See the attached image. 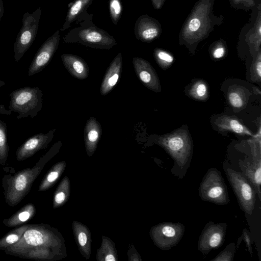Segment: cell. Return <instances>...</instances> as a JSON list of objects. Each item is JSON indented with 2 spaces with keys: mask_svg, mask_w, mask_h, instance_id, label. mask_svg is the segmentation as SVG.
<instances>
[{
  "mask_svg": "<svg viewBox=\"0 0 261 261\" xmlns=\"http://www.w3.org/2000/svg\"><path fill=\"white\" fill-rule=\"evenodd\" d=\"M230 128L237 133H244L246 132L243 126L237 120H231L229 123Z\"/></svg>",
  "mask_w": 261,
  "mask_h": 261,
  "instance_id": "obj_29",
  "label": "cell"
},
{
  "mask_svg": "<svg viewBox=\"0 0 261 261\" xmlns=\"http://www.w3.org/2000/svg\"><path fill=\"white\" fill-rule=\"evenodd\" d=\"M29 224L23 225L8 232L0 239V250L4 251L8 247L17 243L22 238Z\"/></svg>",
  "mask_w": 261,
  "mask_h": 261,
  "instance_id": "obj_20",
  "label": "cell"
},
{
  "mask_svg": "<svg viewBox=\"0 0 261 261\" xmlns=\"http://www.w3.org/2000/svg\"><path fill=\"white\" fill-rule=\"evenodd\" d=\"M185 142L184 140L179 136H174L170 138L166 143L168 150L173 155H182L185 149Z\"/></svg>",
  "mask_w": 261,
  "mask_h": 261,
  "instance_id": "obj_22",
  "label": "cell"
},
{
  "mask_svg": "<svg viewBox=\"0 0 261 261\" xmlns=\"http://www.w3.org/2000/svg\"><path fill=\"white\" fill-rule=\"evenodd\" d=\"M225 171L240 208L247 214L251 215L256 200L254 189L242 173L229 168L225 169Z\"/></svg>",
  "mask_w": 261,
  "mask_h": 261,
  "instance_id": "obj_7",
  "label": "cell"
},
{
  "mask_svg": "<svg viewBox=\"0 0 261 261\" xmlns=\"http://www.w3.org/2000/svg\"><path fill=\"white\" fill-rule=\"evenodd\" d=\"M166 0H151L153 8L156 10L161 9L163 6Z\"/></svg>",
  "mask_w": 261,
  "mask_h": 261,
  "instance_id": "obj_33",
  "label": "cell"
},
{
  "mask_svg": "<svg viewBox=\"0 0 261 261\" xmlns=\"http://www.w3.org/2000/svg\"><path fill=\"white\" fill-rule=\"evenodd\" d=\"M9 95V108L18 113V119L34 117L42 109L43 93L38 87H23L13 91Z\"/></svg>",
  "mask_w": 261,
  "mask_h": 261,
  "instance_id": "obj_4",
  "label": "cell"
},
{
  "mask_svg": "<svg viewBox=\"0 0 261 261\" xmlns=\"http://www.w3.org/2000/svg\"><path fill=\"white\" fill-rule=\"evenodd\" d=\"M65 195L64 192H60L57 193L55 196L54 200L56 204H61L65 200Z\"/></svg>",
  "mask_w": 261,
  "mask_h": 261,
  "instance_id": "obj_32",
  "label": "cell"
},
{
  "mask_svg": "<svg viewBox=\"0 0 261 261\" xmlns=\"http://www.w3.org/2000/svg\"><path fill=\"white\" fill-rule=\"evenodd\" d=\"M122 68V54L119 53L110 64L103 76L100 87L102 96L107 95L114 89L121 76Z\"/></svg>",
  "mask_w": 261,
  "mask_h": 261,
  "instance_id": "obj_13",
  "label": "cell"
},
{
  "mask_svg": "<svg viewBox=\"0 0 261 261\" xmlns=\"http://www.w3.org/2000/svg\"><path fill=\"white\" fill-rule=\"evenodd\" d=\"M79 242L81 246H84L87 243V236L84 232H81L79 234Z\"/></svg>",
  "mask_w": 261,
  "mask_h": 261,
  "instance_id": "obj_34",
  "label": "cell"
},
{
  "mask_svg": "<svg viewBox=\"0 0 261 261\" xmlns=\"http://www.w3.org/2000/svg\"><path fill=\"white\" fill-rule=\"evenodd\" d=\"M92 18L93 15L88 13L80 17L76 21L80 26L69 30L64 38V42L101 49H109L117 45L114 38L104 30L97 27L93 23Z\"/></svg>",
  "mask_w": 261,
  "mask_h": 261,
  "instance_id": "obj_2",
  "label": "cell"
},
{
  "mask_svg": "<svg viewBox=\"0 0 261 261\" xmlns=\"http://www.w3.org/2000/svg\"><path fill=\"white\" fill-rule=\"evenodd\" d=\"M236 250L234 243H230L214 259L213 261H231L233 260Z\"/></svg>",
  "mask_w": 261,
  "mask_h": 261,
  "instance_id": "obj_24",
  "label": "cell"
},
{
  "mask_svg": "<svg viewBox=\"0 0 261 261\" xmlns=\"http://www.w3.org/2000/svg\"><path fill=\"white\" fill-rule=\"evenodd\" d=\"M245 172V176L249 180L251 185L254 187L255 189L257 191L259 199H260V162L255 164H249L247 165H242Z\"/></svg>",
  "mask_w": 261,
  "mask_h": 261,
  "instance_id": "obj_19",
  "label": "cell"
},
{
  "mask_svg": "<svg viewBox=\"0 0 261 261\" xmlns=\"http://www.w3.org/2000/svg\"><path fill=\"white\" fill-rule=\"evenodd\" d=\"M102 128L100 124L94 117H91L87 120L84 127V135L86 146L93 149L100 139Z\"/></svg>",
  "mask_w": 261,
  "mask_h": 261,
  "instance_id": "obj_17",
  "label": "cell"
},
{
  "mask_svg": "<svg viewBox=\"0 0 261 261\" xmlns=\"http://www.w3.org/2000/svg\"><path fill=\"white\" fill-rule=\"evenodd\" d=\"M162 32L160 22L147 14L140 16L136 21L134 34L136 38L141 41L151 42L158 38Z\"/></svg>",
  "mask_w": 261,
  "mask_h": 261,
  "instance_id": "obj_11",
  "label": "cell"
},
{
  "mask_svg": "<svg viewBox=\"0 0 261 261\" xmlns=\"http://www.w3.org/2000/svg\"><path fill=\"white\" fill-rule=\"evenodd\" d=\"M226 223L215 224L210 222L206 224L199 236L198 249L203 254H207L213 249H217L223 244L226 230Z\"/></svg>",
  "mask_w": 261,
  "mask_h": 261,
  "instance_id": "obj_8",
  "label": "cell"
},
{
  "mask_svg": "<svg viewBox=\"0 0 261 261\" xmlns=\"http://www.w3.org/2000/svg\"><path fill=\"white\" fill-rule=\"evenodd\" d=\"M63 64L69 73L75 78L85 80L89 76V69L81 57L70 54L61 55Z\"/></svg>",
  "mask_w": 261,
  "mask_h": 261,
  "instance_id": "obj_14",
  "label": "cell"
},
{
  "mask_svg": "<svg viewBox=\"0 0 261 261\" xmlns=\"http://www.w3.org/2000/svg\"><path fill=\"white\" fill-rule=\"evenodd\" d=\"M260 55L258 57V61L256 64V71L259 77L261 76V62L260 61Z\"/></svg>",
  "mask_w": 261,
  "mask_h": 261,
  "instance_id": "obj_35",
  "label": "cell"
},
{
  "mask_svg": "<svg viewBox=\"0 0 261 261\" xmlns=\"http://www.w3.org/2000/svg\"><path fill=\"white\" fill-rule=\"evenodd\" d=\"M42 9L38 8L32 13L25 12L22 27L14 44V60H20L34 41L37 34Z\"/></svg>",
  "mask_w": 261,
  "mask_h": 261,
  "instance_id": "obj_6",
  "label": "cell"
},
{
  "mask_svg": "<svg viewBox=\"0 0 261 261\" xmlns=\"http://www.w3.org/2000/svg\"><path fill=\"white\" fill-rule=\"evenodd\" d=\"M9 146L8 143L7 125L0 120V164L6 165L9 154Z\"/></svg>",
  "mask_w": 261,
  "mask_h": 261,
  "instance_id": "obj_21",
  "label": "cell"
},
{
  "mask_svg": "<svg viewBox=\"0 0 261 261\" xmlns=\"http://www.w3.org/2000/svg\"><path fill=\"white\" fill-rule=\"evenodd\" d=\"M195 91L198 96L203 97L206 93L207 88L205 84L200 83L197 86Z\"/></svg>",
  "mask_w": 261,
  "mask_h": 261,
  "instance_id": "obj_31",
  "label": "cell"
},
{
  "mask_svg": "<svg viewBox=\"0 0 261 261\" xmlns=\"http://www.w3.org/2000/svg\"><path fill=\"white\" fill-rule=\"evenodd\" d=\"M35 212V205L33 203H28L9 218L4 219L3 223L9 227L20 225L33 218Z\"/></svg>",
  "mask_w": 261,
  "mask_h": 261,
  "instance_id": "obj_18",
  "label": "cell"
},
{
  "mask_svg": "<svg viewBox=\"0 0 261 261\" xmlns=\"http://www.w3.org/2000/svg\"><path fill=\"white\" fill-rule=\"evenodd\" d=\"M229 2L232 8L246 11L252 10L256 6L254 0H229Z\"/></svg>",
  "mask_w": 261,
  "mask_h": 261,
  "instance_id": "obj_25",
  "label": "cell"
},
{
  "mask_svg": "<svg viewBox=\"0 0 261 261\" xmlns=\"http://www.w3.org/2000/svg\"><path fill=\"white\" fill-rule=\"evenodd\" d=\"M215 0H198L185 20L179 33L180 44L194 49L213 32L216 26L221 25L224 16L214 14Z\"/></svg>",
  "mask_w": 261,
  "mask_h": 261,
  "instance_id": "obj_1",
  "label": "cell"
},
{
  "mask_svg": "<svg viewBox=\"0 0 261 261\" xmlns=\"http://www.w3.org/2000/svg\"><path fill=\"white\" fill-rule=\"evenodd\" d=\"M154 58L159 62L170 64L173 62L174 58L169 53L164 50L156 48L154 50Z\"/></svg>",
  "mask_w": 261,
  "mask_h": 261,
  "instance_id": "obj_27",
  "label": "cell"
},
{
  "mask_svg": "<svg viewBox=\"0 0 261 261\" xmlns=\"http://www.w3.org/2000/svg\"><path fill=\"white\" fill-rule=\"evenodd\" d=\"M229 100L230 104L234 108H241L243 103V99L237 92H231L229 94Z\"/></svg>",
  "mask_w": 261,
  "mask_h": 261,
  "instance_id": "obj_28",
  "label": "cell"
},
{
  "mask_svg": "<svg viewBox=\"0 0 261 261\" xmlns=\"http://www.w3.org/2000/svg\"><path fill=\"white\" fill-rule=\"evenodd\" d=\"M212 53L215 59H220L224 57L226 53L225 42L223 40L215 41L213 45Z\"/></svg>",
  "mask_w": 261,
  "mask_h": 261,
  "instance_id": "obj_26",
  "label": "cell"
},
{
  "mask_svg": "<svg viewBox=\"0 0 261 261\" xmlns=\"http://www.w3.org/2000/svg\"><path fill=\"white\" fill-rule=\"evenodd\" d=\"M133 65L140 81L148 88L155 89L157 85L156 77L149 63L141 58L134 57Z\"/></svg>",
  "mask_w": 261,
  "mask_h": 261,
  "instance_id": "obj_15",
  "label": "cell"
},
{
  "mask_svg": "<svg viewBox=\"0 0 261 261\" xmlns=\"http://www.w3.org/2000/svg\"><path fill=\"white\" fill-rule=\"evenodd\" d=\"M184 231V225L180 223H162L156 228V242L162 249H170L178 243Z\"/></svg>",
  "mask_w": 261,
  "mask_h": 261,
  "instance_id": "obj_10",
  "label": "cell"
},
{
  "mask_svg": "<svg viewBox=\"0 0 261 261\" xmlns=\"http://www.w3.org/2000/svg\"><path fill=\"white\" fill-rule=\"evenodd\" d=\"M4 13V4L2 0H0V22Z\"/></svg>",
  "mask_w": 261,
  "mask_h": 261,
  "instance_id": "obj_36",
  "label": "cell"
},
{
  "mask_svg": "<svg viewBox=\"0 0 261 261\" xmlns=\"http://www.w3.org/2000/svg\"><path fill=\"white\" fill-rule=\"evenodd\" d=\"M105 260L106 261H115L116 259L114 257V256L112 254L108 255L105 258Z\"/></svg>",
  "mask_w": 261,
  "mask_h": 261,
  "instance_id": "obj_37",
  "label": "cell"
},
{
  "mask_svg": "<svg viewBox=\"0 0 261 261\" xmlns=\"http://www.w3.org/2000/svg\"><path fill=\"white\" fill-rule=\"evenodd\" d=\"M5 85V82L0 80V88Z\"/></svg>",
  "mask_w": 261,
  "mask_h": 261,
  "instance_id": "obj_38",
  "label": "cell"
},
{
  "mask_svg": "<svg viewBox=\"0 0 261 261\" xmlns=\"http://www.w3.org/2000/svg\"><path fill=\"white\" fill-rule=\"evenodd\" d=\"M200 198L219 205L229 202L227 186L221 173L215 168L210 169L205 174L199 188Z\"/></svg>",
  "mask_w": 261,
  "mask_h": 261,
  "instance_id": "obj_5",
  "label": "cell"
},
{
  "mask_svg": "<svg viewBox=\"0 0 261 261\" xmlns=\"http://www.w3.org/2000/svg\"><path fill=\"white\" fill-rule=\"evenodd\" d=\"M60 39V30H58L42 44L30 65L29 76H33L40 72L49 63L58 49Z\"/></svg>",
  "mask_w": 261,
  "mask_h": 261,
  "instance_id": "obj_9",
  "label": "cell"
},
{
  "mask_svg": "<svg viewBox=\"0 0 261 261\" xmlns=\"http://www.w3.org/2000/svg\"><path fill=\"white\" fill-rule=\"evenodd\" d=\"M109 7L112 21L116 25L122 14V7L121 0H109Z\"/></svg>",
  "mask_w": 261,
  "mask_h": 261,
  "instance_id": "obj_23",
  "label": "cell"
},
{
  "mask_svg": "<svg viewBox=\"0 0 261 261\" xmlns=\"http://www.w3.org/2000/svg\"><path fill=\"white\" fill-rule=\"evenodd\" d=\"M47 160V154L40 158L31 168H27L14 174L3 177L2 186L5 200L10 206H14L20 202L29 193L37 176L41 172Z\"/></svg>",
  "mask_w": 261,
  "mask_h": 261,
  "instance_id": "obj_3",
  "label": "cell"
},
{
  "mask_svg": "<svg viewBox=\"0 0 261 261\" xmlns=\"http://www.w3.org/2000/svg\"><path fill=\"white\" fill-rule=\"evenodd\" d=\"M243 236L244 239L246 242V246L248 249L249 252L251 254H252V248L251 246V240L248 231L246 229H244L243 231Z\"/></svg>",
  "mask_w": 261,
  "mask_h": 261,
  "instance_id": "obj_30",
  "label": "cell"
},
{
  "mask_svg": "<svg viewBox=\"0 0 261 261\" xmlns=\"http://www.w3.org/2000/svg\"><path fill=\"white\" fill-rule=\"evenodd\" d=\"M93 0H74L67 11L65 21L60 31H65L71 26L82 15L87 13V10Z\"/></svg>",
  "mask_w": 261,
  "mask_h": 261,
  "instance_id": "obj_16",
  "label": "cell"
},
{
  "mask_svg": "<svg viewBox=\"0 0 261 261\" xmlns=\"http://www.w3.org/2000/svg\"><path fill=\"white\" fill-rule=\"evenodd\" d=\"M55 129L46 134L38 133L27 140L19 147L16 152V158L18 161L25 160L39 150L47 147L54 137Z\"/></svg>",
  "mask_w": 261,
  "mask_h": 261,
  "instance_id": "obj_12",
  "label": "cell"
}]
</instances>
